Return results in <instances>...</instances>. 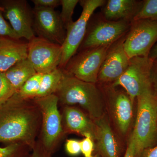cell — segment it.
Returning a JSON list of instances; mask_svg holds the SVG:
<instances>
[{
    "label": "cell",
    "mask_w": 157,
    "mask_h": 157,
    "mask_svg": "<svg viewBox=\"0 0 157 157\" xmlns=\"http://www.w3.org/2000/svg\"><path fill=\"white\" fill-rule=\"evenodd\" d=\"M42 75V73H37L29 78L17 92L19 97L24 99H34L36 98Z\"/></svg>",
    "instance_id": "obj_21"
},
{
    "label": "cell",
    "mask_w": 157,
    "mask_h": 157,
    "mask_svg": "<svg viewBox=\"0 0 157 157\" xmlns=\"http://www.w3.org/2000/svg\"><path fill=\"white\" fill-rule=\"evenodd\" d=\"M42 114V124L38 140L47 151L53 155L58 150L65 134L58 98L56 94L34 98Z\"/></svg>",
    "instance_id": "obj_4"
},
{
    "label": "cell",
    "mask_w": 157,
    "mask_h": 157,
    "mask_svg": "<svg viewBox=\"0 0 157 157\" xmlns=\"http://www.w3.org/2000/svg\"><path fill=\"white\" fill-rule=\"evenodd\" d=\"M42 114L34 99L16 93L0 107V143H21L33 149L41 130Z\"/></svg>",
    "instance_id": "obj_1"
},
{
    "label": "cell",
    "mask_w": 157,
    "mask_h": 157,
    "mask_svg": "<svg viewBox=\"0 0 157 157\" xmlns=\"http://www.w3.org/2000/svg\"><path fill=\"white\" fill-rule=\"evenodd\" d=\"M126 34L110 45L108 49L98 74L99 84H112L128 67L130 59L124 47Z\"/></svg>",
    "instance_id": "obj_13"
},
{
    "label": "cell",
    "mask_w": 157,
    "mask_h": 157,
    "mask_svg": "<svg viewBox=\"0 0 157 157\" xmlns=\"http://www.w3.org/2000/svg\"><path fill=\"white\" fill-rule=\"evenodd\" d=\"M62 10L60 17L66 30L68 27L73 22L72 19L75 7L79 2L78 0H60Z\"/></svg>",
    "instance_id": "obj_23"
},
{
    "label": "cell",
    "mask_w": 157,
    "mask_h": 157,
    "mask_svg": "<svg viewBox=\"0 0 157 157\" xmlns=\"http://www.w3.org/2000/svg\"><path fill=\"white\" fill-rule=\"evenodd\" d=\"M93 157H101L100 155L99 154H97L96 155H95Z\"/></svg>",
    "instance_id": "obj_36"
},
{
    "label": "cell",
    "mask_w": 157,
    "mask_h": 157,
    "mask_svg": "<svg viewBox=\"0 0 157 157\" xmlns=\"http://www.w3.org/2000/svg\"><path fill=\"white\" fill-rule=\"evenodd\" d=\"M28 49V43L0 37V73H5L18 62L27 59Z\"/></svg>",
    "instance_id": "obj_17"
},
{
    "label": "cell",
    "mask_w": 157,
    "mask_h": 157,
    "mask_svg": "<svg viewBox=\"0 0 157 157\" xmlns=\"http://www.w3.org/2000/svg\"><path fill=\"white\" fill-rule=\"evenodd\" d=\"M140 19L157 20V0H144L134 20Z\"/></svg>",
    "instance_id": "obj_24"
},
{
    "label": "cell",
    "mask_w": 157,
    "mask_h": 157,
    "mask_svg": "<svg viewBox=\"0 0 157 157\" xmlns=\"http://www.w3.org/2000/svg\"><path fill=\"white\" fill-rule=\"evenodd\" d=\"M65 74L63 69L60 68H57L49 73L43 74L36 98L55 94Z\"/></svg>",
    "instance_id": "obj_20"
},
{
    "label": "cell",
    "mask_w": 157,
    "mask_h": 157,
    "mask_svg": "<svg viewBox=\"0 0 157 157\" xmlns=\"http://www.w3.org/2000/svg\"><path fill=\"white\" fill-rule=\"evenodd\" d=\"M65 148L67 153L71 156H77L81 153L80 141L76 139L66 140Z\"/></svg>",
    "instance_id": "obj_28"
},
{
    "label": "cell",
    "mask_w": 157,
    "mask_h": 157,
    "mask_svg": "<svg viewBox=\"0 0 157 157\" xmlns=\"http://www.w3.org/2000/svg\"><path fill=\"white\" fill-rule=\"evenodd\" d=\"M96 147L101 157H121L122 149L106 114L94 121Z\"/></svg>",
    "instance_id": "obj_16"
},
{
    "label": "cell",
    "mask_w": 157,
    "mask_h": 157,
    "mask_svg": "<svg viewBox=\"0 0 157 157\" xmlns=\"http://www.w3.org/2000/svg\"><path fill=\"white\" fill-rule=\"evenodd\" d=\"M56 92L62 106L78 105L94 121L105 113V97L98 83H90L65 73Z\"/></svg>",
    "instance_id": "obj_2"
},
{
    "label": "cell",
    "mask_w": 157,
    "mask_h": 157,
    "mask_svg": "<svg viewBox=\"0 0 157 157\" xmlns=\"http://www.w3.org/2000/svg\"><path fill=\"white\" fill-rule=\"evenodd\" d=\"M2 12L0 11V37H8L18 40L20 39L19 37L15 33L11 25L4 19Z\"/></svg>",
    "instance_id": "obj_26"
},
{
    "label": "cell",
    "mask_w": 157,
    "mask_h": 157,
    "mask_svg": "<svg viewBox=\"0 0 157 157\" xmlns=\"http://www.w3.org/2000/svg\"><path fill=\"white\" fill-rule=\"evenodd\" d=\"M142 157H157V145L144 152Z\"/></svg>",
    "instance_id": "obj_33"
},
{
    "label": "cell",
    "mask_w": 157,
    "mask_h": 157,
    "mask_svg": "<svg viewBox=\"0 0 157 157\" xmlns=\"http://www.w3.org/2000/svg\"><path fill=\"white\" fill-rule=\"evenodd\" d=\"M95 141L90 136L84 137L80 141L81 152L84 157H93V153L95 149Z\"/></svg>",
    "instance_id": "obj_27"
},
{
    "label": "cell",
    "mask_w": 157,
    "mask_h": 157,
    "mask_svg": "<svg viewBox=\"0 0 157 157\" xmlns=\"http://www.w3.org/2000/svg\"><path fill=\"white\" fill-rule=\"evenodd\" d=\"M110 46L78 51L71 58L63 70L68 75L82 81L97 84L101 65Z\"/></svg>",
    "instance_id": "obj_8"
},
{
    "label": "cell",
    "mask_w": 157,
    "mask_h": 157,
    "mask_svg": "<svg viewBox=\"0 0 157 157\" xmlns=\"http://www.w3.org/2000/svg\"><path fill=\"white\" fill-rule=\"evenodd\" d=\"M131 23L126 21H111L100 16H92L86 33L78 51L102 46H110L128 33Z\"/></svg>",
    "instance_id": "obj_5"
},
{
    "label": "cell",
    "mask_w": 157,
    "mask_h": 157,
    "mask_svg": "<svg viewBox=\"0 0 157 157\" xmlns=\"http://www.w3.org/2000/svg\"><path fill=\"white\" fill-rule=\"evenodd\" d=\"M52 154L47 151L38 140L33 148L30 157H52Z\"/></svg>",
    "instance_id": "obj_29"
},
{
    "label": "cell",
    "mask_w": 157,
    "mask_h": 157,
    "mask_svg": "<svg viewBox=\"0 0 157 157\" xmlns=\"http://www.w3.org/2000/svg\"><path fill=\"white\" fill-rule=\"evenodd\" d=\"M36 73L28 58L18 62L4 73L16 93L29 78Z\"/></svg>",
    "instance_id": "obj_19"
},
{
    "label": "cell",
    "mask_w": 157,
    "mask_h": 157,
    "mask_svg": "<svg viewBox=\"0 0 157 157\" xmlns=\"http://www.w3.org/2000/svg\"><path fill=\"white\" fill-rule=\"evenodd\" d=\"M3 8L6 18L20 39L25 38L29 41L35 37L33 9L26 1H13Z\"/></svg>",
    "instance_id": "obj_14"
},
{
    "label": "cell",
    "mask_w": 157,
    "mask_h": 157,
    "mask_svg": "<svg viewBox=\"0 0 157 157\" xmlns=\"http://www.w3.org/2000/svg\"><path fill=\"white\" fill-rule=\"evenodd\" d=\"M153 62L148 57L132 58L123 74L109 84L113 87L123 88L134 104L138 96L151 89V70Z\"/></svg>",
    "instance_id": "obj_6"
},
{
    "label": "cell",
    "mask_w": 157,
    "mask_h": 157,
    "mask_svg": "<svg viewBox=\"0 0 157 157\" xmlns=\"http://www.w3.org/2000/svg\"><path fill=\"white\" fill-rule=\"evenodd\" d=\"M148 57L153 61L157 59V42L151 48Z\"/></svg>",
    "instance_id": "obj_34"
},
{
    "label": "cell",
    "mask_w": 157,
    "mask_h": 157,
    "mask_svg": "<svg viewBox=\"0 0 157 157\" xmlns=\"http://www.w3.org/2000/svg\"><path fill=\"white\" fill-rule=\"evenodd\" d=\"M16 93L5 75L0 73V107Z\"/></svg>",
    "instance_id": "obj_25"
},
{
    "label": "cell",
    "mask_w": 157,
    "mask_h": 157,
    "mask_svg": "<svg viewBox=\"0 0 157 157\" xmlns=\"http://www.w3.org/2000/svg\"><path fill=\"white\" fill-rule=\"evenodd\" d=\"M151 84L152 92L157 98V59L153 61L151 70Z\"/></svg>",
    "instance_id": "obj_31"
},
{
    "label": "cell",
    "mask_w": 157,
    "mask_h": 157,
    "mask_svg": "<svg viewBox=\"0 0 157 157\" xmlns=\"http://www.w3.org/2000/svg\"><path fill=\"white\" fill-rule=\"evenodd\" d=\"M137 112L132 136L138 157L157 145V98L149 90L136 99Z\"/></svg>",
    "instance_id": "obj_3"
},
{
    "label": "cell",
    "mask_w": 157,
    "mask_h": 157,
    "mask_svg": "<svg viewBox=\"0 0 157 157\" xmlns=\"http://www.w3.org/2000/svg\"><path fill=\"white\" fill-rule=\"evenodd\" d=\"M60 111L65 134L76 133L83 137L90 136L95 141L97 127L87 113L76 106H62Z\"/></svg>",
    "instance_id": "obj_15"
},
{
    "label": "cell",
    "mask_w": 157,
    "mask_h": 157,
    "mask_svg": "<svg viewBox=\"0 0 157 157\" xmlns=\"http://www.w3.org/2000/svg\"><path fill=\"white\" fill-rule=\"evenodd\" d=\"M0 11H2V12H4L5 10H4V8L3 7H0Z\"/></svg>",
    "instance_id": "obj_35"
},
{
    "label": "cell",
    "mask_w": 157,
    "mask_h": 157,
    "mask_svg": "<svg viewBox=\"0 0 157 157\" xmlns=\"http://www.w3.org/2000/svg\"><path fill=\"white\" fill-rule=\"evenodd\" d=\"M28 44L27 58L37 73L45 74L59 67L63 54L62 45L36 36Z\"/></svg>",
    "instance_id": "obj_10"
},
{
    "label": "cell",
    "mask_w": 157,
    "mask_h": 157,
    "mask_svg": "<svg viewBox=\"0 0 157 157\" xmlns=\"http://www.w3.org/2000/svg\"><path fill=\"white\" fill-rule=\"evenodd\" d=\"M157 42V20H133L126 35L124 47L129 58L148 57Z\"/></svg>",
    "instance_id": "obj_9"
},
{
    "label": "cell",
    "mask_w": 157,
    "mask_h": 157,
    "mask_svg": "<svg viewBox=\"0 0 157 157\" xmlns=\"http://www.w3.org/2000/svg\"><path fill=\"white\" fill-rule=\"evenodd\" d=\"M35 7L54 9L61 4L60 0H32Z\"/></svg>",
    "instance_id": "obj_30"
},
{
    "label": "cell",
    "mask_w": 157,
    "mask_h": 157,
    "mask_svg": "<svg viewBox=\"0 0 157 157\" xmlns=\"http://www.w3.org/2000/svg\"><path fill=\"white\" fill-rule=\"evenodd\" d=\"M143 1L109 0L103 7L102 15L111 21H126L132 22L140 11Z\"/></svg>",
    "instance_id": "obj_18"
},
{
    "label": "cell",
    "mask_w": 157,
    "mask_h": 157,
    "mask_svg": "<svg viewBox=\"0 0 157 157\" xmlns=\"http://www.w3.org/2000/svg\"><path fill=\"white\" fill-rule=\"evenodd\" d=\"M34 30L39 37L62 45L67 30L59 13L54 9L35 7L33 9Z\"/></svg>",
    "instance_id": "obj_12"
},
{
    "label": "cell",
    "mask_w": 157,
    "mask_h": 157,
    "mask_svg": "<svg viewBox=\"0 0 157 157\" xmlns=\"http://www.w3.org/2000/svg\"><path fill=\"white\" fill-rule=\"evenodd\" d=\"M32 149L21 143H13L0 147V157H30Z\"/></svg>",
    "instance_id": "obj_22"
},
{
    "label": "cell",
    "mask_w": 157,
    "mask_h": 157,
    "mask_svg": "<svg viewBox=\"0 0 157 157\" xmlns=\"http://www.w3.org/2000/svg\"><path fill=\"white\" fill-rule=\"evenodd\" d=\"M104 0H82L79 3L82 11L79 18L73 21L67 29L66 39L62 45V57L59 68L63 69L72 57L77 52L84 39L88 24L96 9L105 5Z\"/></svg>",
    "instance_id": "obj_7"
},
{
    "label": "cell",
    "mask_w": 157,
    "mask_h": 157,
    "mask_svg": "<svg viewBox=\"0 0 157 157\" xmlns=\"http://www.w3.org/2000/svg\"><path fill=\"white\" fill-rule=\"evenodd\" d=\"M124 157H139L137 155L135 140L132 135L129 138L126 151Z\"/></svg>",
    "instance_id": "obj_32"
},
{
    "label": "cell",
    "mask_w": 157,
    "mask_h": 157,
    "mask_svg": "<svg viewBox=\"0 0 157 157\" xmlns=\"http://www.w3.org/2000/svg\"><path fill=\"white\" fill-rule=\"evenodd\" d=\"M105 101L109 103L113 121L118 131L122 135L128 131L133 115V104L124 90H119L110 84H99Z\"/></svg>",
    "instance_id": "obj_11"
}]
</instances>
